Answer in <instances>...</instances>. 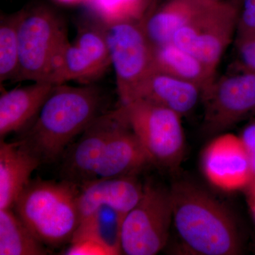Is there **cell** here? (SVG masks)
Here are the masks:
<instances>
[{
  "label": "cell",
  "mask_w": 255,
  "mask_h": 255,
  "mask_svg": "<svg viewBox=\"0 0 255 255\" xmlns=\"http://www.w3.org/2000/svg\"><path fill=\"white\" fill-rule=\"evenodd\" d=\"M105 97L92 84L55 85L39 114L18 141L40 159L50 163L68 148L103 112Z\"/></svg>",
  "instance_id": "cell-1"
},
{
  "label": "cell",
  "mask_w": 255,
  "mask_h": 255,
  "mask_svg": "<svg viewBox=\"0 0 255 255\" xmlns=\"http://www.w3.org/2000/svg\"><path fill=\"white\" fill-rule=\"evenodd\" d=\"M173 221L188 249L201 255H236L241 236L231 213L206 191L190 182L174 183L170 190Z\"/></svg>",
  "instance_id": "cell-2"
},
{
  "label": "cell",
  "mask_w": 255,
  "mask_h": 255,
  "mask_svg": "<svg viewBox=\"0 0 255 255\" xmlns=\"http://www.w3.org/2000/svg\"><path fill=\"white\" fill-rule=\"evenodd\" d=\"M78 185L38 177L31 179L15 201L14 212L48 248L70 243L80 223Z\"/></svg>",
  "instance_id": "cell-3"
},
{
  "label": "cell",
  "mask_w": 255,
  "mask_h": 255,
  "mask_svg": "<svg viewBox=\"0 0 255 255\" xmlns=\"http://www.w3.org/2000/svg\"><path fill=\"white\" fill-rule=\"evenodd\" d=\"M20 11L16 82H49L60 53L69 41L65 24L59 15L44 5Z\"/></svg>",
  "instance_id": "cell-4"
},
{
  "label": "cell",
  "mask_w": 255,
  "mask_h": 255,
  "mask_svg": "<svg viewBox=\"0 0 255 255\" xmlns=\"http://www.w3.org/2000/svg\"><path fill=\"white\" fill-rule=\"evenodd\" d=\"M130 126L152 164L175 168L184 154V135L177 112L146 101L121 106Z\"/></svg>",
  "instance_id": "cell-5"
},
{
  "label": "cell",
  "mask_w": 255,
  "mask_h": 255,
  "mask_svg": "<svg viewBox=\"0 0 255 255\" xmlns=\"http://www.w3.org/2000/svg\"><path fill=\"white\" fill-rule=\"evenodd\" d=\"M105 27L117 93L122 105H127L136 99L153 72L154 46L142 23H114Z\"/></svg>",
  "instance_id": "cell-6"
},
{
  "label": "cell",
  "mask_w": 255,
  "mask_h": 255,
  "mask_svg": "<svg viewBox=\"0 0 255 255\" xmlns=\"http://www.w3.org/2000/svg\"><path fill=\"white\" fill-rule=\"evenodd\" d=\"M172 221L169 190L146 183L141 199L124 220L122 254L157 255L167 244Z\"/></svg>",
  "instance_id": "cell-7"
},
{
  "label": "cell",
  "mask_w": 255,
  "mask_h": 255,
  "mask_svg": "<svg viewBox=\"0 0 255 255\" xmlns=\"http://www.w3.org/2000/svg\"><path fill=\"white\" fill-rule=\"evenodd\" d=\"M241 0H219L174 33L172 42L216 70L236 36Z\"/></svg>",
  "instance_id": "cell-8"
},
{
  "label": "cell",
  "mask_w": 255,
  "mask_h": 255,
  "mask_svg": "<svg viewBox=\"0 0 255 255\" xmlns=\"http://www.w3.org/2000/svg\"><path fill=\"white\" fill-rule=\"evenodd\" d=\"M112 65L105 25L92 17L79 25L76 36L60 53L49 82L79 81L87 85L100 78Z\"/></svg>",
  "instance_id": "cell-9"
},
{
  "label": "cell",
  "mask_w": 255,
  "mask_h": 255,
  "mask_svg": "<svg viewBox=\"0 0 255 255\" xmlns=\"http://www.w3.org/2000/svg\"><path fill=\"white\" fill-rule=\"evenodd\" d=\"M204 106V129L207 133L226 130L255 115V73H237L215 80L201 94Z\"/></svg>",
  "instance_id": "cell-10"
},
{
  "label": "cell",
  "mask_w": 255,
  "mask_h": 255,
  "mask_svg": "<svg viewBox=\"0 0 255 255\" xmlns=\"http://www.w3.org/2000/svg\"><path fill=\"white\" fill-rule=\"evenodd\" d=\"M120 119V108L105 112L68 146L60 159L62 179L80 187L97 178L99 164Z\"/></svg>",
  "instance_id": "cell-11"
},
{
  "label": "cell",
  "mask_w": 255,
  "mask_h": 255,
  "mask_svg": "<svg viewBox=\"0 0 255 255\" xmlns=\"http://www.w3.org/2000/svg\"><path fill=\"white\" fill-rule=\"evenodd\" d=\"M202 167L210 182L223 190H238L251 185V161L241 137L221 135L206 147Z\"/></svg>",
  "instance_id": "cell-12"
},
{
  "label": "cell",
  "mask_w": 255,
  "mask_h": 255,
  "mask_svg": "<svg viewBox=\"0 0 255 255\" xmlns=\"http://www.w3.org/2000/svg\"><path fill=\"white\" fill-rule=\"evenodd\" d=\"M78 187L80 222L102 206H110L127 215L143 193V185L135 176L97 178Z\"/></svg>",
  "instance_id": "cell-13"
},
{
  "label": "cell",
  "mask_w": 255,
  "mask_h": 255,
  "mask_svg": "<svg viewBox=\"0 0 255 255\" xmlns=\"http://www.w3.org/2000/svg\"><path fill=\"white\" fill-rule=\"evenodd\" d=\"M119 108L120 121L107 143L97 169V178L135 176L152 164L126 120L122 108Z\"/></svg>",
  "instance_id": "cell-14"
},
{
  "label": "cell",
  "mask_w": 255,
  "mask_h": 255,
  "mask_svg": "<svg viewBox=\"0 0 255 255\" xmlns=\"http://www.w3.org/2000/svg\"><path fill=\"white\" fill-rule=\"evenodd\" d=\"M49 82L31 85L1 92L0 97V137L26 129L36 119L54 87Z\"/></svg>",
  "instance_id": "cell-15"
},
{
  "label": "cell",
  "mask_w": 255,
  "mask_h": 255,
  "mask_svg": "<svg viewBox=\"0 0 255 255\" xmlns=\"http://www.w3.org/2000/svg\"><path fill=\"white\" fill-rule=\"evenodd\" d=\"M41 161L19 141H0V209H11Z\"/></svg>",
  "instance_id": "cell-16"
},
{
  "label": "cell",
  "mask_w": 255,
  "mask_h": 255,
  "mask_svg": "<svg viewBox=\"0 0 255 255\" xmlns=\"http://www.w3.org/2000/svg\"><path fill=\"white\" fill-rule=\"evenodd\" d=\"M201 94L202 90L195 84L154 70L134 101H146L183 116L194 110Z\"/></svg>",
  "instance_id": "cell-17"
},
{
  "label": "cell",
  "mask_w": 255,
  "mask_h": 255,
  "mask_svg": "<svg viewBox=\"0 0 255 255\" xmlns=\"http://www.w3.org/2000/svg\"><path fill=\"white\" fill-rule=\"evenodd\" d=\"M219 0H166L157 4L142 22L153 46L172 42L174 33Z\"/></svg>",
  "instance_id": "cell-18"
},
{
  "label": "cell",
  "mask_w": 255,
  "mask_h": 255,
  "mask_svg": "<svg viewBox=\"0 0 255 255\" xmlns=\"http://www.w3.org/2000/svg\"><path fill=\"white\" fill-rule=\"evenodd\" d=\"M154 70L195 84L202 92L216 80V70L172 42L154 46Z\"/></svg>",
  "instance_id": "cell-19"
},
{
  "label": "cell",
  "mask_w": 255,
  "mask_h": 255,
  "mask_svg": "<svg viewBox=\"0 0 255 255\" xmlns=\"http://www.w3.org/2000/svg\"><path fill=\"white\" fill-rule=\"evenodd\" d=\"M127 215L110 206H102L82 220L70 243L90 242L107 255L122 254V226Z\"/></svg>",
  "instance_id": "cell-20"
},
{
  "label": "cell",
  "mask_w": 255,
  "mask_h": 255,
  "mask_svg": "<svg viewBox=\"0 0 255 255\" xmlns=\"http://www.w3.org/2000/svg\"><path fill=\"white\" fill-rule=\"evenodd\" d=\"M49 248L30 231L12 209H0V255H46Z\"/></svg>",
  "instance_id": "cell-21"
},
{
  "label": "cell",
  "mask_w": 255,
  "mask_h": 255,
  "mask_svg": "<svg viewBox=\"0 0 255 255\" xmlns=\"http://www.w3.org/2000/svg\"><path fill=\"white\" fill-rule=\"evenodd\" d=\"M157 5V0H92L87 6L92 17L107 25L142 23Z\"/></svg>",
  "instance_id": "cell-22"
},
{
  "label": "cell",
  "mask_w": 255,
  "mask_h": 255,
  "mask_svg": "<svg viewBox=\"0 0 255 255\" xmlns=\"http://www.w3.org/2000/svg\"><path fill=\"white\" fill-rule=\"evenodd\" d=\"M21 11L0 18V82H16L19 63L18 25Z\"/></svg>",
  "instance_id": "cell-23"
},
{
  "label": "cell",
  "mask_w": 255,
  "mask_h": 255,
  "mask_svg": "<svg viewBox=\"0 0 255 255\" xmlns=\"http://www.w3.org/2000/svg\"><path fill=\"white\" fill-rule=\"evenodd\" d=\"M255 36V0H241L235 44Z\"/></svg>",
  "instance_id": "cell-24"
},
{
  "label": "cell",
  "mask_w": 255,
  "mask_h": 255,
  "mask_svg": "<svg viewBox=\"0 0 255 255\" xmlns=\"http://www.w3.org/2000/svg\"><path fill=\"white\" fill-rule=\"evenodd\" d=\"M237 70L255 73V36L236 44Z\"/></svg>",
  "instance_id": "cell-25"
},
{
  "label": "cell",
  "mask_w": 255,
  "mask_h": 255,
  "mask_svg": "<svg viewBox=\"0 0 255 255\" xmlns=\"http://www.w3.org/2000/svg\"><path fill=\"white\" fill-rule=\"evenodd\" d=\"M242 142L246 147L253 171V182H255V119L250 122L243 129L241 136ZM251 183V184H252Z\"/></svg>",
  "instance_id": "cell-26"
},
{
  "label": "cell",
  "mask_w": 255,
  "mask_h": 255,
  "mask_svg": "<svg viewBox=\"0 0 255 255\" xmlns=\"http://www.w3.org/2000/svg\"><path fill=\"white\" fill-rule=\"evenodd\" d=\"M60 4L65 5H78L85 4L87 5L92 1V0H55Z\"/></svg>",
  "instance_id": "cell-27"
},
{
  "label": "cell",
  "mask_w": 255,
  "mask_h": 255,
  "mask_svg": "<svg viewBox=\"0 0 255 255\" xmlns=\"http://www.w3.org/2000/svg\"><path fill=\"white\" fill-rule=\"evenodd\" d=\"M251 204L252 210L255 216V196H251Z\"/></svg>",
  "instance_id": "cell-28"
},
{
  "label": "cell",
  "mask_w": 255,
  "mask_h": 255,
  "mask_svg": "<svg viewBox=\"0 0 255 255\" xmlns=\"http://www.w3.org/2000/svg\"><path fill=\"white\" fill-rule=\"evenodd\" d=\"M251 195L253 196H255V182L252 183L251 184Z\"/></svg>",
  "instance_id": "cell-29"
}]
</instances>
